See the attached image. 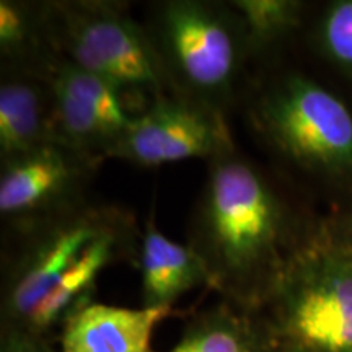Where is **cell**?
Here are the masks:
<instances>
[{
    "label": "cell",
    "mask_w": 352,
    "mask_h": 352,
    "mask_svg": "<svg viewBox=\"0 0 352 352\" xmlns=\"http://www.w3.org/2000/svg\"><path fill=\"white\" fill-rule=\"evenodd\" d=\"M142 230L121 206L90 199L47 217L3 227L2 327L51 338L94 302L100 276L138 261Z\"/></svg>",
    "instance_id": "1"
},
{
    "label": "cell",
    "mask_w": 352,
    "mask_h": 352,
    "mask_svg": "<svg viewBox=\"0 0 352 352\" xmlns=\"http://www.w3.org/2000/svg\"><path fill=\"white\" fill-rule=\"evenodd\" d=\"M206 164L186 243L223 300L258 311L316 223H303L274 176L236 147Z\"/></svg>",
    "instance_id": "2"
},
{
    "label": "cell",
    "mask_w": 352,
    "mask_h": 352,
    "mask_svg": "<svg viewBox=\"0 0 352 352\" xmlns=\"http://www.w3.org/2000/svg\"><path fill=\"white\" fill-rule=\"evenodd\" d=\"M168 94L228 114L253 64L245 26L230 2L160 0L142 21Z\"/></svg>",
    "instance_id": "3"
},
{
    "label": "cell",
    "mask_w": 352,
    "mask_h": 352,
    "mask_svg": "<svg viewBox=\"0 0 352 352\" xmlns=\"http://www.w3.org/2000/svg\"><path fill=\"white\" fill-rule=\"evenodd\" d=\"M277 352H352V250L321 220L259 307Z\"/></svg>",
    "instance_id": "4"
},
{
    "label": "cell",
    "mask_w": 352,
    "mask_h": 352,
    "mask_svg": "<svg viewBox=\"0 0 352 352\" xmlns=\"http://www.w3.org/2000/svg\"><path fill=\"white\" fill-rule=\"evenodd\" d=\"M246 118L272 155L333 186H352V109L305 74L248 83Z\"/></svg>",
    "instance_id": "5"
},
{
    "label": "cell",
    "mask_w": 352,
    "mask_h": 352,
    "mask_svg": "<svg viewBox=\"0 0 352 352\" xmlns=\"http://www.w3.org/2000/svg\"><path fill=\"white\" fill-rule=\"evenodd\" d=\"M57 50L72 64L103 78L145 111L168 94L142 21L124 2L46 0Z\"/></svg>",
    "instance_id": "6"
},
{
    "label": "cell",
    "mask_w": 352,
    "mask_h": 352,
    "mask_svg": "<svg viewBox=\"0 0 352 352\" xmlns=\"http://www.w3.org/2000/svg\"><path fill=\"white\" fill-rule=\"evenodd\" d=\"M52 140L101 165L144 111L122 91L63 59L50 77Z\"/></svg>",
    "instance_id": "7"
},
{
    "label": "cell",
    "mask_w": 352,
    "mask_h": 352,
    "mask_svg": "<svg viewBox=\"0 0 352 352\" xmlns=\"http://www.w3.org/2000/svg\"><path fill=\"white\" fill-rule=\"evenodd\" d=\"M235 147L226 114L166 94L139 114L113 160L158 168L191 158L209 162Z\"/></svg>",
    "instance_id": "8"
},
{
    "label": "cell",
    "mask_w": 352,
    "mask_h": 352,
    "mask_svg": "<svg viewBox=\"0 0 352 352\" xmlns=\"http://www.w3.org/2000/svg\"><path fill=\"white\" fill-rule=\"evenodd\" d=\"M98 166L56 140L0 164L3 227L47 217L90 199L88 189Z\"/></svg>",
    "instance_id": "9"
},
{
    "label": "cell",
    "mask_w": 352,
    "mask_h": 352,
    "mask_svg": "<svg viewBox=\"0 0 352 352\" xmlns=\"http://www.w3.org/2000/svg\"><path fill=\"white\" fill-rule=\"evenodd\" d=\"M173 314L171 308H129L94 300L60 328V352H155V328Z\"/></svg>",
    "instance_id": "10"
},
{
    "label": "cell",
    "mask_w": 352,
    "mask_h": 352,
    "mask_svg": "<svg viewBox=\"0 0 352 352\" xmlns=\"http://www.w3.org/2000/svg\"><path fill=\"white\" fill-rule=\"evenodd\" d=\"M135 264L140 272V307L173 310L191 290L212 289L208 267L195 250L162 233L153 217L145 220Z\"/></svg>",
    "instance_id": "11"
},
{
    "label": "cell",
    "mask_w": 352,
    "mask_h": 352,
    "mask_svg": "<svg viewBox=\"0 0 352 352\" xmlns=\"http://www.w3.org/2000/svg\"><path fill=\"white\" fill-rule=\"evenodd\" d=\"M63 59L46 2L0 0V70L50 82Z\"/></svg>",
    "instance_id": "12"
},
{
    "label": "cell",
    "mask_w": 352,
    "mask_h": 352,
    "mask_svg": "<svg viewBox=\"0 0 352 352\" xmlns=\"http://www.w3.org/2000/svg\"><path fill=\"white\" fill-rule=\"evenodd\" d=\"M51 140L50 82L25 74H0V164Z\"/></svg>",
    "instance_id": "13"
},
{
    "label": "cell",
    "mask_w": 352,
    "mask_h": 352,
    "mask_svg": "<svg viewBox=\"0 0 352 352\" xmlns=\"http://www.w3.org/2000/svg\"><path fill=\"white\" fill-rule=\"evenodd\" d=\"M168 352H277L259 311L223 300L196 315Z\"/></svg>",
    "instance_id": "14"
},
{
    "label": "cell",
    "mask_w": 352,
    "mask_h": 352,
    "mask_svg": "<svg viewBox=\"0 0 352 352\" xmlns=\"http://www.w3.org/2000/svg\"><path fill=\"white\" fill-rule=\"evenodd\" d=\"M243 21L253 63L267 57L300 28L305 3L298 0H230Z\"/></svg>",
    "instance_id": "15"
},
{
    "label": "cell",
    "mask_w": 352,
    "mask_h": 352,
    "mask_svg": "<svg viewBox=\"0 0 352 352\" xmlns=\"http://www.w3.org/2000/svg\"><path fill=\"white\" fill-rule=\"evenodd\" d=\"M315 44L324 60L352 78V0L327 3L316 20Z\"/></svg>",
    "instance_id": "16"
},
{
    "label": "cell",
    "mask_w": 352,
    "mask_h": 352,
    "mask_svg": "<svg viewBox=\"0 0 352 352\" xmlns=\"http://www.w3.org/2000/svg\"><path fill=\"white\" fill-rule=\"evenodd\" d=\"M0 352H60L51 338L30 328H0Z\"/></svg>",
    "instance_id": "17"
},
{
    "label": "cell",
    "mask_w": 352,
    "mask_h": 352,
    "mask_svg": "<svg viewBox=\"0 0 352 352\" xmlns=\"http://www.w3.org/2000/svg\"><path fill=\"white\" fill-rule=\"evenodd\" d=\"M328 226L341 241L352 250V206L327 220Z\"/></svg>",
    "instance_id": "18"
}]
</instances>
